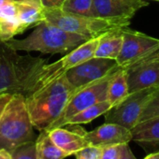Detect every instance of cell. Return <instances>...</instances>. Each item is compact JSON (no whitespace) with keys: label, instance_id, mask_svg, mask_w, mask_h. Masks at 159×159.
Segmentation results:
<instances>
[{"label":"cell","instance_id":"8fae6325","mask_svg":"<svg viewBox=\"0 0 159 159\" xmlns=\"http://www.w3.org/2000/svg\"><path fill=\"white\" fill-rule=\"evenodd\" d=\"M148 5L147 0H93V16L126 27L136 12Z\"/></svg>","mask_w":159,"mask_h":159},{"label":"cell","instance_id":"1f68e13d","mask_svg":"<svg viewBox=\"0 0 159 159\" xmlns=\"http://www.w3.org/2000/svg\"><path fill=\"white\" fill-rule=\"evenodd\" d=\"M143 159H159V151L158 152H154L148 153Z\"/></svg>","mask_w":159,"mask_h":159},{"label":"cell","instance_id":"2e32d148","mask_svg":"<svg viewBox=\"0 0 159 159\" xmlns=\"http://www.w3.org/2000/svg\"><path fill=\"white\" fill-rule=\"evenodd\" d=\"M123 44L122 28L110 30L98 38L94 57L116 60Z\"/></svg>","mask_w":159,"mask_h":159},{"label":"cell","instance_id":"7a4b0ae2","mask_svg":"<svg viewBox=\"0 0 159 159\" xmlns=\"http://www.w3.org/2000/svg\"><path fill=\"white\" fill-rule=\"evenodd\" d=\"M64 74L38 87L25 97V102L34 128L43 131L60 116L75 93Z\"/></svg>","mask_w":159,"mask_h":159},{"label":"cell","instance_id":"9a60e30c","mask_svg":"<svg viewBox=\"0 0 159 159\" xmlns=\"http://www.w3.org/2000/svg\"><path fill=\"white\" fill-rule=\"evenodd\" d=\"M130 131L132 140L147 154L159 151V116L139 122Z\"/></svg>","mask_w":159,"mask_h":159},{"label":"cell","instance_id":"d4e9b609","mask_svg":"<svg viewBox=\"0 0 159 159\" xmlns=\"http://www.w3.org/2000/svg\"><path fill=\"white\" fill-rule=\"evenodd\" d=\"M102 151V147L89 145L78 151L74 155L76 159H98Z\"/></svg>","mask_w":159,"mask_h":159},{"label":"cell","instance_id":"30bf717a","mask_svg":"<svg viewBox=\"0 0 159 159\" xmlns=\"http://www.w3.org/2000/svg\"><path fill=\"white\" fill-rule=\"evenodd\" d=\"M98 38L86 40L85 42L79 45L78 47L70 51L63 58H61L60 60L52 64L46 63L42 66V69L40 71L34 91L38 87L47 84L48 82H51L54 78L64 74L66 70L70 69L71 67L83 63L85 60L94 57L95 51L98 43Z\"/></svg>","mask_w":159,"mask_h":159},{"label":"cell","instance_id":"9c48e42d","mask_svg":"<svg viewBox=\"0 0 159 159\" xmlns=\"http://www.w3.org/2000/svg\"><path fill=\"white\" fill-rule=\"evenodd\" d=\"M119 67L116 60L92 57L66 70L64 75L69 84L75 90H78L98 81Z\"/></svg>","mask_w":159,"mask_h":159},{"label":"cell","instance_id":"d6986e66","mask_svg":"<svg viewBox=\"0 0 159 159\" xmlns=\"http://www.w3.org/2000/svg\"><path fill=\"white\" fill-rule=\"evenodd\" d=\"M35 146L37 159H65L69 156L51 139L47 130L40 131Z\"/></svg>","mask_w":159,"mask_h":159},{"label":"cell","instance_id":"4316f807","mask_svg":"<svg viewBox=\"0 0 159 159\" xmlns=\"http://www.w3.org/2000/svg\"><path fill=\"white\" fill-rule=\"evenodd\" d=\"M17 17V8L14 2L0 6V21L10 20Z\"/></svg>","mask_w":159,"mask_h":159},{"label":"cell","instance_id":"277c9868","mask_svg":"<svg viewBox=\"0 0 159 159\" xmlns=\"http://www.w3.org/2000/svg\"><path fill=\"white\" fill-rule=\"evenodd\" d=\"M34 126L27 110L25 97L14 94L0 117V149L10 152L35 141Z\"/></svg>","mask_w":159,"mask_h":159},{"label":"cell","instance_id":"cb8c5ba5","mask_svg":"<svg viewBox=\"0 0 159 159\" xmlns=\"http://www.w3.org/2000/svg\"><path fill=\"white\" fill-rule=\"evenodd\" d=\"M12 159H37L35 141H30L19 146L11 152Z\"/></svg>","mask_w":159,"mask_h":159},{"label":"cell","instance_id":"7c38bea8","mask_svg":"<svg viewBox=\"0 0 159 159\" xmlns=\"http://www.w3.org/2000/svg\"><path fill=\"white\" fill-rule=\"evenodd\" d=\"M125 69L129 93L159 87V49Z\"/></svg>","mask_w":159,"mask_h":159},{"label":"cell","instance_id":"3957f363","mask_svg":"<svg viewBox=\"0 0 159 159\" xmlns=\"http://www.w3.org/2000/svg\"><path fill=\"white\" fill-rule=\"evenodd\" d=\"M86 40L88 39L82 35L66 32L44 21L39 23L25 39H11L6 41V44L17 52H39L55 54L70 52Z\"/></svg>","mask_w":159,"mask_h":159},{"label":"cell","instance_id":"4dcf8cb0","mask_svg":"<svg viewBox=\"0 0 159 159\" xmlns=\"http://www.w3.org/2000/svg\"><path fill=\"white\" fill-rule=\"evenodd\" d=\"M0 159H12L11 152L5 149H0Z\"/></svg>","mask_w":159,"mask_h":159},{"label":"cell","instance_id":"d6a6232c","mask_svg":"<svg viewBox=\"0 0 159 159\" xmlns=\"http://www.w3.org/2000/svg\"><path fill=\"white\" fill-rule=\"evenodd\" d=\"M11 2H12L11 0H0V6L5 5L7 3H11Z\"/></svg>","mask_w":159,"mask_h":159},{"label":"cell","instance_id":"f546056e","mask_svg":"<svg viewBox=\"0 0 159 159\" xmlns=\"http://www.w3.org/2000/svg\"><path fill=\"white\" fill-rule=\"evenodd\" d=\"M120 159H137L135 157V155L133 154L128 143L124 144L123 146V151H122V154L120 156Z\"/></svg>","mask_w":159,"mask_h":159},{"label":"cell","instance_id":"603a6c76","mask_svg":"<svg viewBox=\"0 0 159 159\" xmlns=\"http://www.w3.org/2000/svg\"><path fill=\"white\" fill-rule=\"evenodd\" d=\"M156 116H159V87L155 90L151 99L148 101L145 108L143 109L139 122Z\"/></svg>","mask_w":159,"mask_h":159},{"label":"cell","instance_id":"7402d4cb","mask_svg":"<svg viewBox=\"0 0 159 159\" xmlns=\"http://www.w3.org/2000/svg\"><path fill=\"white\" fill-rule=\"evenodd\" d=\"M24 31L25 30L23 27L18 16L10 20L0 21V40L1 41L6 42Z\"/></svg>","mask_w":159,"mask_h":159},{"label":"cell","instance_id":"ba28073f","mask_svg":"<svg viewBox=\"0 0 159 159\" xmlns=\"http://www.w3.org/2000/svg\"><path fill=\"white\" fill-rule=\"evenodd\" d=\"M123 44L117 65L125 68L159 49V39L126 27L122 28Z\"/></svg>","mask_w":159,"mask_h":159},{"label":"cell","instance_id":"484cf974","mask_svg":"<svg viewBox=\"0 0 159 159\" xmlns=\"http://www.w3.org/2000/svg\"><path fill=\"white\" fill-rule=\"evenodd\" d=\"M123 146L124 144L102 147V151L98 159H120Z\"/></svg>","mask_w":159,"mask_h":159},{"label":"cell","instance_id":"8992f818","mask_svg":"<svg viewBox=\"0 0 159 159\" xmlns=\"http://www.w3.org/2000/svg\"><path fill=\"white\" fill-rule=\"evenodd\" d=\"M117 69L109 73L98 81H96L84 87L76 90L60 116L51 125V126L47 130L66 126L68 120L80 111L98 102L107 100L109 82Z\"/></svg>","mask_w":159,"mask_h":159},{"label":"cell","instance_id":"e575fe53","mask_svg":"<svg viewBox=\"0 0 159 159\" xmlns=\"http://www.w3.org/2000/svg\"><path fill=\"white\" fill-rule=\"evenodd\" d=\"M147 1H156V2H159V0H147Z\"/></svg>","mask_w":159,"mask_h":159},{"label":"cell","instance_id":"6da1fadb","mask_svg":"<svg viewBox=\"0 0 159 159\" xmlns=\"http://www.w3.org/2000/svg\"><path fill=\"white\" fill-rule=\"evenodd\" d=\"M45 59L21 55L0 40V94H21L25 97L36 87Z\"/></svg>","mask_w":159,"mask_h":159},{"label":"cell","instance_id":"ac0fdd59","mask_svg":"<svg viewBox=\"0 0 159 159\" xmlns=\"http://www.w3.org/2000/svg\"><path fill=\"white\" fill-rule=\"evenodd\" d=\"M127 77L125 68H118L111 76L107 92V101L111 107L116 106L128 96Z\"/></svg>","mask_w":159,"mask_h":159},{"label":"cell","instance_id":"44dd1931","mask_svg":"<svg viewBox=\"0 0 159 159\" xmlns=\"http://www.w3.org/2000/svg\"><path fill=\"white\" fill-rule=\"evenodd\" d=\"M61 10L67 13L94 17L93 0H65Z\"/></svg>","mask_w":159,"mask_h":159},{"label":"cell","instance_id":"52a82bcc","mask_svg":"<svg viewBox=\"0 0 159 159\" xmlns=\"http://www.w3.org/2000/svg\"><path fill=\"white\" fill-rule=\"evenodd\" d=\"M157 88L150 87L129 93L123 101L104 114L105 123L117 124L131 130L139 123L143 109Z\"/></svg>","mask_w":159,"mask_h":159},{"label":"cell","instance_id":"5bb4252c","mask_svg":"<svg viewBox=\"0 0 159 159\" xmlns=\"http://www.w3.org/2000/svg\"><path fill=\"white\" fill-rule=\"evenodd\" d=\"M74 125L76 126L74 130L64 128V126L47 130L51 139L69 156L74 155L78 151L89 146L84 139L86 131L78 126V125Z\"/></svg>","mask_w":159,"mask_h":159},{"label":"cell","instance_id":"f1b7e54d","mask_svg":"<svg viewBox=\"0 0 159 159\" xmlns=\"http://www.w3.org/2000/svg\"><path fill=\"white\" fill-rule=\"evenodd\" d=\"M12 96H13V94H10V93L0 94V117H1L5 107L7 106V104L12 98Z\"/></svg>","mask_w":159,"mask_h":159},{"label":"cell","instance_id":"836d02e7","mask_svg":"<svg viewBox=\"0 0 159 159\" xmlns=\"http://www.w3.org/2000/svg\"><path fill=\"white\" fill-rule=\"evenodd\" d=\"M12 2L14 3H19V2H22V1H25V0H11Z\"/></svg>","mask_w":159,"mask_h":159},{"label":"cell","instance_id":"83f0119b","mask_svg":"<svg viewBox=\"0 0 159 159\" xmlns=\"http://www.w3.org/2000/svg\"><path fill=\"white\" fill-rule=\"evenodd\" d=\"M44 9H61L65 0H39Z\"/></svg>","mask_w":159,"mask_h":159},{"label":"cell","instance_id":"ffe728a7","mask_svg":"<svg viewBox=\"0 0 159 159\" xmlns=\"http://www.w3.org/2000/svg\"><path fill=\"white\" fill-rule=\"evenodd\" d=\"M111 108V104L107 101H101L95 105H92L85 110L80 111L73 117H71L68 122L66 123V125H84L92 122L93 120L97 119L98 117L105 114Z\"/></svg>","mask_w":159,"mask_h":159},{"label":"cell","instance_id":"5b68a950","mask_svg":"<svg viewBox=\"0 0 159 159\" xmlns=\"http://www.w3.org/2000/svg\"><path fill=\"white\" fill-rule=\"evenodd\" d=\"M44 17L46 22L66 32L82 35L88 39L98 38L112 29L124 28L110 20L67 13L61 9H44Z\"/></svg>","mask_w":159,"mask_h":159},{"label":"cell","instance_id":"e0dca14e","mask_svg":"<svg viewBox=\"0 0 159 159\" xmlns=\"http://www.w3.org/2000/svg\"><path fill=\"white\" fill-rule=\"evenodd\" d=\"M15 4L17 8V16L25 30L45 21L44 8L39 0H25Z\"/></svg>","mask_w":159,"mask_h":159},{"label":"cell","instance_id":"4fadbf2b","mask_svg":"<svg viewBox=\"0 0 159 159\" xmlns=\"http://www.w3.org/2000/svg\"><path fill=\"white\" fill-rule=\"evenodd\" d=\"M84 139L89 145L107 147L129 143L132 135L129 129L120 125L105 123L90 132H85Z\"/></svg>","mask_w":159,"mask_h":159}]
</instances>
